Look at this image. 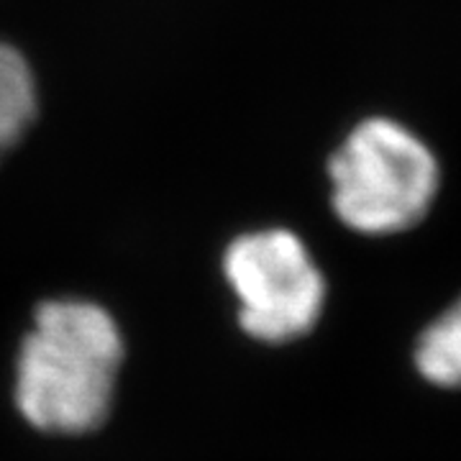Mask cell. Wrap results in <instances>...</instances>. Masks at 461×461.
<instances>
[{
	"label": "cell",
	"mask_w": 461,
	"mask_h": 461,
	"mask_svg": "<svg viewBox=\"0 0 461 461\" xmlns=\"http://www.w3.org/2000/svg\"><path fill=\"white\" fill-rule=\"evenodd\" d=\"M123 336L113 315L87 300H50L18 354L16 405L33 429L90 433L113 405Z\"/></svg>",
	"instance_id": "1"
},
{
	"label": "cell",
	"mask_w": 461,
	"mask_h": 461,
	"mask_svg": "<svg viewBox=\"0 0 461 461\" xmlns=\"http://www.w3.org/2000/svg\"><path fill=\"white\" fill-rule=\"evenodd\" d=\"M333 211L348 229L387 236L412 229L438 193V162L411 129L393 118H366L333 151Z\"/></svg>",
	"instance_id": "2"
},
{
	"label": "cell",
	"mask_w": 461,
	"mask_h": 461,
	"mask_svg": "<svg viewBox=\"0 0 461 461\" xmlns=\"http://www.w3.org/2000/svg\"><path fill=\"white\" fill-rule=\"evenodd\" d=\"M223 272L239 300L249 336L282 344L305 336L326 303V280L308 247L285 229L239 236L223 257Z\"/></svg>",
	"instance_id": "3"
},
{
	"label": "cell",
	"mask_w": 461,
	"mask_h": 461,
	"mask_svg": "<svg viewBox=\"0 0 461 461\" xmlns=\"http://www.w3.org/2000/svg\"><path fill=\"white\" fill-rule=\"evenodd\" d=\"M36 115V85L21 51L0 41V157L16 147Z\"/></svg>",
	"instance_id": "4"
},
{
	"label": "cell",
	"mask_w": 461,
	"mask_h": 461,
	"mask_svg": "<svg viewBox=\"0 0 461 461\" xmlns=\"http://www.w3.org/2000/svg\"><path fill=\"white\" fill-rule=\"evenodd\" d=\"M415 364L438 387H461V297L423 330L415 346Z\"/></svg>",
	"instance_id": "5"
}]
</instances>
